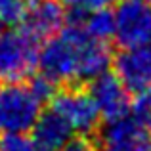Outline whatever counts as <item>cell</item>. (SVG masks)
<instances>
[{"label":"cell","mask_w":151,"mask_h":151,"mask_svg":"<svg viewBox=\"0 0 151 151\" xmlns=\"http://www.w3.org/2000/svg\"><path fill=\"white\" fill-rule=\"evenodd\" d=\"M115 42L121 50L151 42V2L121 0L113 12Z\"/></svg>","instance_id":"cell-5"},{"label":"cell","mask_w":151,"mask_h":151,"mask_svg":"<svg viewBox=\"0 0 151 151\" xmlns=\"http://www.w3.org/2000/svg\"><path fill=\"white\" fill-rule=\"evenodd\" d=\"M61 151H98L96 136H86V134H77L75 136L73 134Z\"/></svg>","instance_id":"cell-15"},{"label":"cell","mask_w":151,"mask_h":151,"mask_svg":"<svg viewBox=\"0 0 151 151\" xmlns=\"http://www.w3.org/2000/svg\"><path fill=\"white\" fill-rule=\"evenodd\" d=\"M50 107L58 111L77 134L96 136L101 126V115L84 84L59 86L50 101Z\"/></svg>","instance_id":"cell-3"},{"label":"cell","mask_w":151,"mask_h":151,"mask_svg":"<svg viewBox=\"0 0 151 151\" xmlns=\"http://www.w3.org/2000/svg\"><path fill=\"white\" fill-rule=\"evenodd\" d=\"M67 10L61 0H29L21 19V29L37 42L61 33L67 23Z\"/></svg>","instance_id":"cell-7"},{"label":"cell","mask_w":151,"mask_h":151,"mask_svg":"<svg viewBox=\"0 0 151 151\" xmlns=\"http://www.w3.org/2000/svg\"><path fill=\"white\" fill-rule=\"evenodd\" d=\"M0 151H40L31 136L25 132L2 134L0 136Z\"/></svg>","instance_id":"cell-13"},{"label":"cell","mask_w":151,"mask_h":151,"mask_svg":"<svg viewBox=\"0 0 151 151\" xmlns=\"http://www.w3.org/2000/svg\"><path fill=\"white\" fill-rule=\"evenodd\" d=\"M42 101L27 82H0V134H19L33 128Z\"/></svg>","instance_id":"cell-1"},{"label":"cell","mask_w":151,"mask_h":151,"mask_svg":"<svg viewBox=\"0 0 151 151\" xmlns=\"http://www.w3.org/2000/svg\"><path fill=\"white\" fill-rule=\"evenodd\" d=\"M38 42L19 29L0 33V82L27 81L37 69Z\"/></svg>","instance_id":"cell-2"},{"label":"cell","mask_w":151,"mask_h":151,"mask_svg":"<svg viewBox=\"0 0 151 151\" xmlns=\"http://www.w3.org/2000/svg\"><path fill=\"white\" fill-rule=\"evenodd\" d=\"M115 73L130 92L151 86V42L121 50L113 59Z\"/></svg>","instance_id":"cell-9"},{"label":"cell","mask_w":151,"mask_h":151,"mask_svg":"<svg viewBox=\"0 0 151 151\" xmlns=\"http://www.w3.org/2000/svg\"><path fill=\"white\" fill-rule=\"evenodd\" d=\"M61 2L77 12H94V10L107 8L113 0H61Z\"/></svg>","instance_id":"cell-16"},{"label":"cell","mask_w":151,"mask_h":151,"mask_svg":"<svg viewBox=\"0 0 151 151\" xmlns=\"http://www.w3.org/2000/svg\"><path fill=\"white\" fill-rule=\"evenodd\" d=\"M96 142L103 151H151L149 132L128 115L105 121L96 132Z\"/></svg>","instance_id":"cell-6"},{"label":"cell","mask_w":151,"mask_h":151,"mask_svg":"<svg viewBox=\"0 0 151 151\" xmlns=\"http://www.w3.org/2000/svg\"><path fill=\"white\" fill-rule=\"evenodd\" d=\"M38 73L54 81L58 86L78 84V54L75 38L61 29V33L48 38L38 50Z\"/></svg>","instance_id":"cell-4"},{"label":"cell","mask_w":151,"mask_h":151,"mask_svg":"<svg viewBox=\"0 0 151 151\" xmlns=\"http://www.w3.org/2000/svg\"><path fill=\"white\" fill-rule=\"evenodd\" d=\"M69 17L75 19L90 37L98 38V40L107 42L115 33L113 12H109L107 8L94 10V12H77V10H73V14H71Z\"/></svg>","instance_id":"cell-11"},{"label":"cell","mask_w":151,"mask_h":151,"mask_svg":"<svg viewBox=\"0 0 151 151\" xmlns=\"http://www.w3.org/2000/svg\"><path fill=\"white\" fill-rule=\"evenodd\" d=\"M31 138L40 151H61L63 145L73 136V128L55 109L40 111L37 122L33 124Z\"/></svg>","instance_id":"cell-10"},{"label":"cell","mask_w":151,"mask_h":151,"mask_svg":"<svg viewBox=\"0 0 151 151\" xmlns=\"http://www.w3.org/2000/svg\"><path fill=\"white\" fill-rule=\"evenodd\" d=\"M29 0H0V23L17 25L21 23Z\"/></svg>","instance_id":"cell-14"},{"label":"cell","mask_w":151,"mask_h":151,"mask_svg":"<svg viewBox=\"0 0 151 151\" xmlns=\"http://www.w3.org/2000/svg\"><path fill=\"white\" fill-rule=\"evenodd\" d=\"M136 100L132 103V117L144 126L147 132H151V86L136 92Z\"/></svg>","instance_id":"cell-12"},{"label":"cell","mask_w":151,"mask_h":151,"mask_svg":"<svg viewBox=\"0 0 151 151\" xmlns=\"http://www.w3.org/2000/svg\"><path fill=\"white\" fill-rule=\"evenodd\" d=\"M86 90L92 96L100 115L105 121L124 117L128 115L132 101H130V90L122 84V81L117 77V73L105 71L100 77L86 82Z\"/></svg>","instance_id":"cell-8"}]
</instances>
